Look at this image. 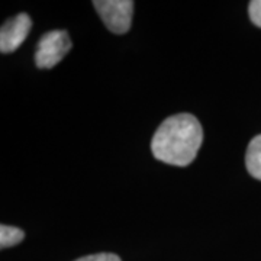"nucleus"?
<instances>
[{
  "label": "nucleus",
  "mask_w": 261,
  "mask_h": 261,
  "mask_svg": "<svg viewBox=\"0 0 261 261\" xmlns=\"http://www.w3.org/2000/svg\"><path fill=\"white\" fill-rule=\"evenodd\" d=\"M203 142V129L190 113H177L167 118L155 130L151 141L154 157L166 164L186 167L195 161Z\"/></svg>",
  "instance_id": "obj_1"
},
{
  "label": "nucleus",
  "mask_w": 261,
  "mask_h": 261,
  "mask_svg": "<svg viewBox=\"0 0 261 261\" xmlns=\"http://www.w3.org/2000/svg\"><path fill=\"white\" fill-rule=\"evenodd\" d=\"M73 47L68 32L64 29H54L44 34L38 42L35 64L38 68L47 70L56 67Z\"/></svg>",
  "instance_id": "obj_2"
},
{
  "label": "nucleus",
  "mask_w": 261,
  "mask_h": 261,
  "mask_svg": "<svg viewBox=\"0 0 261 261\" xmlns=\"http://www.w3.org/2000/svg\"><path fill=\"white\" fill-rule=\"evenodd\" d=\"M94 9L100 15L106 28L113 34H126L132 23L134 2L130 0H94Z\"/></svg>",
  "instance_id": "obj_3"
},
{
  "label": "nucleus",
  "mask_w": 261,
  "mask_h": 261,
  "mask_svg": "<svg viewBox=\"0 0 261 261\" xmlns=\"http://www.w3.org/2000/svg\"><path fill=\"white\" fill-rule=\"evenodd\" d=\"M32 28V19L27 13H19L15 18L3 23L0 29V51L10 54L16 51L28 38Z\"/></svg>",
  "instance_id": "obj_4"
},
{
  "label": "nucleus",
  "mask_w": 261,
  "mask_h": 261,
  "mask_svg": "<svg viewBox=\"0 0 261 261\" xmlns=\"http://www.w3.org/2000/svg\"><path fill=\"white\" fill-rule=\"evenodd\" d=\"M245 166L252 177L261 180V134L248 144L245 154Z\"/></svg>",
  "instance_id": "obj_5"
},
{
  "label": "nucleus",
  "mask_w": 261,
  "mask_h": 261,
  "mask_svg": "<svg viewBox=\"0 0 261 261\" xmlns=\"http://www.w3.org/2000/svg\"><path fill=\"white\" fill-rule=\"evenodd\" d=\"M23 238H25V232L20 228L10 225H0V247L3 250L18 245L23 241Z\"/></svg>",
  "instance_id": "obj_6"
},
{
  "label": "nucleus",
  "mask_w": 261,
  "mask_h": 261,
  "mask_svg": "<svg viewBox=\"0 0 261 261\" xmlns=\"http://www.w3.org/2000/svg\"><path fill=\"white\" fill-rule=\"evenodd\" d=\"M248 13H250V19L251 22L261 28V0H252L248 5Z\"/></svg>",
  "instance_id": "obj_7"
},
{
  "label": "nucleus",
  "mask_w": 261,
  "mask_h": 261,
  "mask_svg": "<svg viewBox=\"0 0 261 261\" xmlns=\"http://www.w3.org/2000/svg\"><path fill=\"white\" fill-rule=\"evenodd\" d=\"M74 261H122L119 255L112 254V252H99V254H92V255H86L79 260Z\"/></svg>",
  "instance_id": "obj_8"
}]
</instances>
